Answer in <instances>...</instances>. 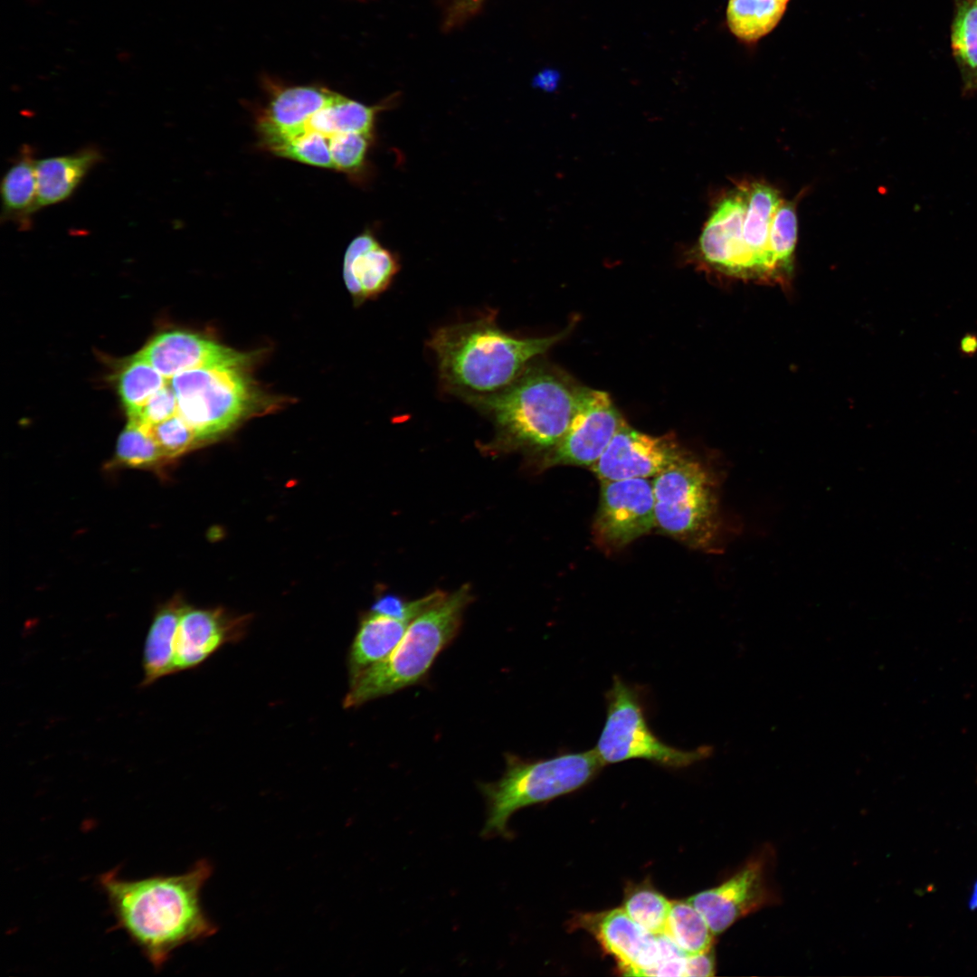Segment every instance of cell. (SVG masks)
Listing matches in <instances>:
<instances>
[{"instance_id": "cell-1", "label": "cell", "mask_w": 977, "mask_h": 977, "mask_svg": "<svg viewBox=\"0 0 977 977\" xmlns=\"http://www.w3.org/2000/svg\"><path fill=\"white\" fill-rule=\"evenodd\" d=\"M269 98L255 123L261 147L308 166L362 178L375 140L376 115L394 100L367 106L319 85L267 82Z\"/></svg>"}, {"instance_id": "cell-2", "label": "cell", "mask_w": 977, "mask_h": 977, "mask_svg": "<svg viewBox=\"0 0 977 977\" xmlns=\"http://www.w3.org/2000/svg\"><path fill=\"white\" fill-rule=\"evenodd\" d=\"M213 867L205 859L179 875L128 880L117 869L99 877L116 928L121 929L156 971L174 951L216 933L201 905V890Z\"/></svg>"}, {"instance_id": "cell-3", "label": "cell", "mask_w": 977, "mask_h": 977, "mask_svg": "<svg viewBox=\"0 0 977 977\" xmlns=\"http://www.w3.org/2000/svg\"><path fill=\"white\" fill-rule=\"evenodd\" d=\"M564 336L517 337L502 330L496 312L489 311L475 320L438 328L427 346L435 356L442 387L464 400L504 389Z\"/></svg>"}, {"instance_id": "cell-4", "label": "cell", "mask_w": 977, "mask_h": 977, "mask_svg": "<svg viewBox=\"0 0 977 977\" xmlns=\"http://www.w3.org/2000/svg\"><path fill=\"white\" fill-rule=\"evenodd\" d=\"M581 389L550 366L530 363L504 389L464 401L492 420L498 442L551 451L569 427Z\"/></svg>"}, {"instance_id": "cell-5", "label": "cell", "mask_w": 977, "mask_h": 977, "mask_svg": "<svg viewBox=\"0 0 977 977\" xmlns=\"http://www.w3.org/2000/svg\"><path fill=\"white\" fill-rule=\"evenodd\" d=\"M471 599L470 586L463 585L417 616L385 659L351 680L345 707H358L424 679L436 658L459 633Z\"/></svg>"}, {"instance_id": "cell-6", "label": "cell", "mask_w": 977, "mask_h": 977, "mask_svg": "<svg viewBox=\"0 0 977 977\" xmlns=\"http://www.w3.org/2000/svg\"><path fill=\"white\" fill-rule=\"evenodd\" d=\"M505 759L501 778L479 784L487 802L484 836L508 837V820L517 811L583 787L604 766L594 749L539 760L507 754Z\"/></svg>"}, {"instance_id": "cell-7", "label": "cell", "mask_w": 977, "mask_h": 977, "mask_svg": "<svg viewBox=\"0 0 977 977\" xmlns=\"http://www.w3.org/2000/svg\"><path fill=\"white\" fill-rule=\"evenodd\" d=\"M652 482L656 526L692 548L723 550L719 478L712 469L688 455Z\"/></svg>"}, {"instance_id": "cell-8", "label": "cell", "mask_w": 977, "mask_h": 977, "mask_svg": "<svg viewBox=\"0 0 977 977\" xmlns=\"http://www.w3.org/2000/svg\"><path fill=\"white\" fill-rule=\"evenodd\" d=\"M246 367H203L168 380L177 398V414L194 431L200 442L225 432L268 405Z\"/></svg>"}, {"instance_id": "cell-9", "label": "cell", "mask_w": 977, "mask_h": 977, "mask_svg": "<svg viewBox=\"0 0 977 977\" xmlns=\"http://www.w3.org/2000/svg\"><path fill=\"white\" fill-rule=\"evenodd\" d=\"M606 719L593 748L603 764L642 759L682 768L709 757L714 749L702 745L682 750L665 744L650 729L637 688L615 676L606 693Z\"/></svg>"}, {"instance_id": "cell-10", "label": "cell", "mask_w": 977, "mask_h": 977, "mask_svg": "<svg viewBox=\"0 0 977 977\" xmlns=\"http://www.w3.org/2000/svg\"><path fill=\"white\" fill-rule=\"evenodd\" d=\"M601 482L593 531L602 549H621L656 526L652 481L634 478Z\"/></svg>"}, {"instance_id": "cell-11", "label": "cell", "mask_w": 977, "mask_h": 977, "mask_svg": "<svg viewBox=\"0 0 977 977\" xmlns=\"http://www.w3.org/2000/svg\"><path fill=\"white\" fill-rule=\"evenodd\" d=\"M770 862L768 850L758 854L722 884L688 899L703 915L714 934L774 903L776 896L768 875Z\"/></svg>"}, {"instance_id": "cell-12", "label": "cell", "mask_w": 977, "mask_h": 977, "mask_svg": "<svg viewBox=\"0 0 977 977\" xmlns=\"http://www.w3.org/2000/svg\"><path fill=\"white\" fill-rule=\"evenodd\" d=\"M587 927L625 975L654 976L665 962L684 955L667 935H656L615 908L587 918Z\"/></svg>"}, {"instance_id": "cell-13", "label": "cell", "mask_w": 977, "mask_h": 977, "mask_svg": "<svg viewBox=\"0 0 977 977\" xmlns=\"http://www.w3.org/2000/svg\"><path fill=\"white\" fill-rule=\"evenodd\" d=\"M622 422L608 394L582 388L569 427L545 463L593 467Z\"/></svg>"}, {"instance_id": "cell-14", "label": "cell", "mask_w": 977, "mask_h": 977, "mask_svg": "<svg viewBox=\"0 0 977 977\" xmlns=\"http://www.w3.org/2000/svg\"><path fill=\"white\" fill-rule=\"evenodd\" d=\"M745 185L726 194L716 205L695 249L697 261L719 276L749 282L743 238Z\"/></svg>"}, {"instance_id": "cell-15", "label": "cell", "mask_w": 977, "mask_h": 977, "mask_svg": "<svg viewBox=\"0 0 977 977\" xmlns=\"http://www.w3.org/2000/svg\"><path fill=\"white\" fill-rule=\"evenodd\" d=\"M673 434L653 436L624 420L606 450L591 467L602 480L655 478L687 457Z\"/></svg>"}, {"instance_id": "cell-16", "label": "cell", "mask_w": 977, "mask_h": 977, "mask_svg": "<svg viewBox=\"0 0 977 977\" xmlns=\"http://www.w3.org/2000/svg\"><path fill=\"white\" fill-rule=\"evenodd\" d=\"M745 188L743 238L749 282L778 285L788 290L792 278L779 266L770 246L773 217L783 199L776 189L765 183L754 182L745 185Z\"/></svg>"}, {"instance_id": "cell-17", "label": "cell", "mask_w": 977, "mask_h": 977, "mask_svg": "<svg viewBox=\"0 0 977 977\" xmlns=\"http://www.w3.org/2000/svg\"><path fill=\"white\" fill-rule=\"evenodd\" d=\"M138 354L168 380L187 370L221 365L247 366L252 361L251 354L185 331L157 335Z\"/></svg>"}, {"instance_id": "cell-18", "label": "cell", "mask_w": 977, "mask_h": 977, "mask_svg": "<svg viewBox=\"0 0 977 977\" xmlns=\"http://www.w3.org/2000/svg\"><path fill=\"white\" fill-rule=\"evenodd\" d=\"M401 268L398 255L365 231L352 240L343 263V279L355 304L375 298L392 284Z\"/></svg>"}, {"instance_id": "cell-19", "label": "cell", "mask_w": 977, "mask_h": 977, "mask_svg": "<svg viewBox=\"0 0 977 977\" xmlns=\"http://www.w3.org/2000/svg\"><path fill=\"white\" fill-rule=\"evenodd\" d=\"M218 611L186 607L175 638V673L200 665L233 637Z\"/></svg>"}, {"instance_id": "cell-20", "label": "cell", "mask_w": 977, "mask_h": 977, "mask_svg": "<svg viewBox=\"0 0 977 977\" xmlns=\"http://www.w3.org/2000/svg\"><path fill=\"white\" fill-rule=\"evenodd\" d=\"M100 159L98 149L86 147L73 154L37 160V210L69 198Z\"/></svg>"}, {"instance_id": "cell-21", "label": "cell", "mask_w": 977, "mask_h": 977, "mask_svg": "<svg viewBox=\"0 0 977 977\" xmlns=\"http://www.w3.org/2000/svg\"><path fill=\"white\" fill-rule=\"evenodd\" d=\"M185 608L180 600L173 599L155 613L145 640L142 658L144 678L140 687L146 688L175 673V638Z\"/></svg>"}, {"instance_id": "cell-22", "label": "cell", "mask_w": 977, "mask_h": 977, "mask_svg": "<svg viewBox=\"0 0 977 977\" xmlns=\"http://www.w3.org/2000/svg\"><path fill=\"white\" fill-rule=\"evenodd\" d=\"M412 621L372 612L360 623L349 654L351 680L385 659Z\"/></svg>"}, {"instance_id": "cell-23", "label": "cell", "mask_w": 977, "mask_h": 977, "mask_svg": "<svg viewBox=\"0 0 977 977\" xmlns=\"http://www.w3.org/2000/svg\"><path fill=\"white\" fill-rule=\"evenodd\" d=\"M788 3L785 0H728L727 26L740 42L757 43L779 24Z\"/></svg>"}, {"instance_id": "cell-24", "label": "cell", "mask_w": 977, "mask_h": 977, "mask_svg": "<svg viewBox=\"0 0 977 977\" xmlns=\"http://www.w3.org/2000/svg\"><path fill=\"white\" fill-rule=\"evenodd\" d=\"M950 45L964 92H977V0H953Z\"/></svg>"}, {"instance_id": "cell-25", "label": "cell", "mask_w": 977, "mask_h": 977, "mask_svg": "<svg viewBox=\"0 0 977 977\" xmlns=\"http://www.w3.org/2000/svg\"><path fill=\"white\" fill-rule=\"evenodd\" d=\"M32 152L24 147L10 166L1 184L3 217L28 223V217L37 211V180Z\"/></svg>"}, {"instance_id": "cell-26", "label": "cell", "mask_w": 977, "mask_h": 977, "mask_svg": "<svg viewBox=\"0 0 977 977\" xmlns=\"http://www.w3.org/2000/svg\"><path fill=\"white\" fill-rule=\"evenodd\" d=\"M666 935L682 953L694 954L711 950L715 934L687 899L671 901Z\"/></svg>"}, {"instance_id": "cell-27", "label": "cell", "mask_w": 977, "mask_h": 977, "mask_svg": "<svg viewBox=\"0 0 977 977\" xmlns=\"http://www.w3.org/2000/svg\"><path fill=\"white\" fill-rule=\"evenodd\" d=\"M168 383L154 366L139 354L134 356L118 376V391L121 401L131 414Z\"/></svg>"}, {"instance_id": "cell-28", "label": "cell", "mask_w": 977, "mask_h": 977, "mask_svg": "<svg viewBox=\"0 0 977 977\" xmlns=\"http://www.w3.org/2000/svg\"><path fill=\"white\" fill-rule=\"evenodd\" d=\"M671 901L650 887H641L631 891L623 903V910L639 925L656 935H666Z\"/></svg>"}, {"instance_id": "cell-29", "label": "cell", "mask_w": 977, "mask_h": 977, "mask_svg": "<svg viewBox=\"0 0 977 977\" xmlns=\"http://www.w3.org/2000/svg\"><path fill=\"white\" fill-rule=\"evenodd\" d=\"M116 458L130 467H147L166 460L149 427L134 420L128 421L118 439Z\"/></svg>"}, {"instance_id": "cell-30", "label": "cell", "mask_w": 977, "mask_h": 977, "mask_svg": "<svg viewBox=\"0 0 977 977\" xmlns=\"http://www.w3.org/2000/svg\"><path fill=\"white\" fill-rule=\"evenodd\" d=\"M796 241L797 217L794 204L782 200L773 217L770 246L779 266L792 278L794 270Z\"/></svg>"}, {"instance_id": "cell-31", "label": "cell", "mask_w": 977, "mask_h": 977, "mask_svg": "<svg viewBox=\"0 0 977 977\" xmlns=\"http://www.w3.org/2000/svg\"><path fill=\"white\" fill-rule=\"evenodd\" d=\"M148 427L166 460L185 453L200 442L194 431L177 413Z\"/></svg>"}, {"instance_id": "cell-32", "label": "cell", "mask_w": 977, "mask_h": 977, "mask_svg": "<svg viewBox=\"0 0 977 977\" xmlns=\"http://www.w3.org/2000/svg\"><path fill=\"white\" fill-rule=\"evenodd\" d=\"M445 595L446 593L436 591L421 599L406 601L398 595L387 593L375 602L372 606V612L400 620L413 621L417 616L441 600Z\"/></svg>"}, {"instance_id": "cell-33", "label": "cell", "mask_w": 977, "mask_h": 977, "mask_svg": "<svg viewBox=\"0 0 977 977\" xmlns=\"http://www.w3.org/2000/svg\"><path fill=\"white\" fill-rule=\"evenodd\" d=\"M177 413V398L168 383L153 394L137 412L128 415L129 420L146 426L159 423Z\"/></svg>"}, {"instance_id": "cell-34", "label": "cell", "mask_w": 977, "mask_h": 977, "mask_svg": "<svg viewBox=\"0 0 977 977\" xmlns=\"http://www.w3.org/2000/svg\"><path fill=\"white\" fill-rule=\"evenodd\" d=\"M485 0H448L445 16V28L457 26L472 15L481 7Z\"/></svg>"}, {"instance_id": "cell-35", "label": "cell", "mask_w": 977, "mask_h": 977, "mask_svg": "<svg viewBox=\"0 0 977 977\" xmlns=\"http://www.w3.org/2000/svg\"><path fill=\"white\" fill-rule=\"evenodd\" d=\"M714 974L715 959L711 950L694 954H686L683 977L713 976Z\"/></svg>"}, {"instance_id": "cell-36", "label": "cell", "mask_w": 977, "mask_h": 977, "mask_svg": "<svg viewBox=\"0 0 977 977\" xmlns=\"http://www.w3.org/2000/svg\"><path fill=\"white\" fill-rule=\"evenodd\" d=\"M960 352L964 356H973L977 354V334L966 333L960 341Z\"/></svg>"}, {"instance_id": "cell-37", "label": "cell", "mask_w": 977, "mask_h": 977, "mask_svg": "<svg viewBox=\"0 0 977 977\" xmlns=\"http://www.w3.org/2000/svg\"><path fill=\"white\" fill-rule=\"evenodd\" d=\"M785 1L790 2V0H785Z\"/></svg>"}]
</instances>
